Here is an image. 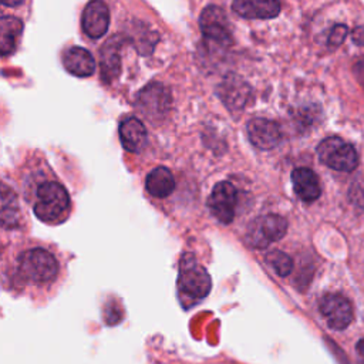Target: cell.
Masks as SVG:
<instances>
[{"instance_id": "1", "label": "cell", "mask_w": 364, "mask_h": 364, "mask_svg": "<svg viewBox=\"0 0 364 364\" xmlns=\"http://www.w3.org/2000/svg\"><path fill=\"white\" fill-rule=\"evenodd\" d=\"M70 206V198L63 185L57 182H44L37 189V202L34 205L36 216L43 222L60 220Z\"/></svg>"}, {"instance_id": "20", "label": "cell", "mask_w": 364, "mask_h": 364, "mask_svg": "<svg viewBox=\"0 0 364 364\" xmlns=\"http://www.w3.org/2000/svg\"><path fill=\"white\" fill-rule=\"evenodd\" d=\"M1 222L4 226H14V223L18 219V210L16 205V196L11 191L7 189V186H3L1 193Z\"/></svg>"}, {"instance_id": "6", "label": "cell", "mask_w": 364, "mask_h": 364, "mask_svg": "<svg viewBox=\"0 0 364 364\" xmlns=\"http://www.w3.org/2000/svg\"><path fill=\"white\" fill-rule=\"evenodd\" d=\"M178 286L185 294L193 299H203L208 296L212 287V280L209 273L202 266L186 256L181 262Z\"/></svg>"}, {"instance_id": "18", "label": "cell", "mask_w": 364, "mask_h": 364, "mask_svg": "<svg viewBox=\"0 0 364 364\" xmlns=\"http://www.w3.org/2000/svg\"><path fill=\"white\" fill-rule=\"evenodd\" d=\"M146 191L155 198H166L175 188V179L169 169L158 166L152 169L145 181Z\"/></svg>"}, {"instance_id": "17", "label": "cell", "mask_w": 364, "mask_h": 364, "mask_svg": "<svg viewBox=\"0 0 364 364\" xmlns=\"http://www.w3.org/2000/svg\"><path fill=\"white\" fill-rule=\"evenodd\" d=\"M119 139L127 151L139 152L146 144V129L138 118L129 117L119 125Z\"/></svg>"}, {"instance_id": "8", "label": "cell", "mask_w": 364, "mask_h": 364, "mask_svg": "<svg viewBox=\"0 0 364 364\" xmlns=\"http://www.w3.org/2000/svg\"><path fill=\"white\" fill-rule=\"evenodd\" d=\"M236 203H237L236 189L230 182H226V181L216 183L208 199V206L210 209V213L220 223H230L233 220Z\"/></svg>"}, {"instance_id": "26", "label": "cell", "mask_w": 364, "mask_h": 364, "mask_svg": "<svg viewBox=\"0 0 364 364\" xmlns=\"http://www.w3.org/2000/svg\"><path fill=\"white\" fill-rule=\"evenodd\" d=\"M357 351L361 357H364V338H361L358 343H357Z\"/></svg>"}, {"instance_id": "23", "label": "cell", "mask_w": 364, "mask_h": 364, "mask_svg": "<svg viewBox=\"0 0 364 364\" xmlns=\"http://www.w3.org/2000/svg\"><path fill=\"white\" fill-rule=\"evenodd\" d=\"M353 73H354L357 81L364 87V58L358 60V61L354 64Z\"/></svg>"}, {"instance_id": "4", "label": "cell", "mask_w": 364, "mask_h": 364, "mask_svg": "<svg viewBox=\"0 0 364 364\" xmlns=\"http://www.w3.org/2000/svg\"><path fill=\"white\" fill-rule=\"evenodd\" d=\"M287 230V222L279 215H264L255 219L246 232V240L249 246L262 249L269 243L276 242L284 236Z\"/></svg>"}, {"instance_id": "10", "label": "cell", "mask_w": 364, "mask_h": 364, "mask_svg": "<svg viewBox=\"0 0 364 364\" xmlns=\"http://www.w3.org/2000/svg\"><path fill=\"white\" fill-rule=\"evenodd\" d=\"M81 26L84 33L91 38L102 37L109 26V10L102 0H91L81 17Z\"/></svg>"}, {"instance_id": "2", "label": "cell", "mask_w": 364, "mask_h": 364, "mask_svg": "<svg viewBox=\"0 0 364 364\" xmlns=\"http://www.w3.org/2000/svg\"><path fill=\"white\" fill-rule=\"evenodd\" d=\"M18 270L24 279L34 283H48L58 272L55 257L44 249H30L18 259Z\"/></svg>"}, {"instance_id": "11", "label": "cell", "mask_w": 364, "mask_h": 364, "mask_svg": "<svg viewBox=\"0 0 364 364\" xmlns=\"http://www.w3.org/2000/svg\"><path fill=\"white\" fill-rule=\"evenodd\" d=\"M247 135L250 142L259 149H272L282 139L279 125L266 118L250 119L247 122Z\"/></svg>"}, {"instance_id": "15", "label": "cell", "mask_w": 364, "mask_h": 364, "mask_svg": "<svg viewBox=\"0 0 364 364\" xmlns=\"http://www.w3.org/2000/svg\"><path fill=\"white\" fill-rule=\"evenodd\" d=\"M291 182L296 195L303 202H313L321 193L318 178L309 168H296L291 172Z\"/></svg>"}, {"instance_id": "7", "label": "cell", "mask_w": 364, "mask_h": 364, "mask_svg": "<svg viewBox=\"0 0 364 364\" xmlns=\"http://www.w3.org/2000/svg\"><path fill=\"white\" fill-rule=\"evenodd\" d=\"M136 107L145 118L152 121L159 119L166 115L171 108V92L165 85L151 82L138 94Z\"/></svg>"}, {"instance_id": "3", "label": "cell", "mask_w": 364, "mask_h": 364, "mask_svg": "<svg viewBox=\"0 0 364 364\" xmlns=\"http://www.w3.org/2000/svg\"><path fill=\"white\" fill-rule=\"evenodd\" d=\"M317 155L326 166L340 172H350L355 169L358 162L354 146L338 136H328L323 139L317 146Z\"/></svg>"}, {"instance_id": "9", "label": "cell", "mask_w": 364, "mask_h": 364, "mask_svg": "<svg viewBox=\"0 0 364 364\" xmlns=\"http://www.w3.org/2000/svg\"><path fill=\"white\" fill-rule=\"evenodd\" d=\"M318 309L328 327L334 330L346 328L353 320V307L350 301L341 294H324L318 301Z\"/></svg>"}, {"instance_id": "16", "label": "cell", "mask_w": 364, "mask_h": 364, "mask_svg": "<svg viewBox=\"0 0 364 364\" xmlns=\"http://www.w3.org/2000/svg\"><path fill=\"white\" fill-rule=\"evenodd\" d=\"M63 64L65 70L75 77H90L95 70V60L91 53L82 47H71L64 53Z\"/></svg>"}, {"instance_id": "24", "label": "cell", "mask_w": 364, "mask_h": 364, "mask_svg": "<svg viewBox=\"0 0 364 364\" xmlns=\"http://www.w3.org/2000/svg\"><path fill=\"white\" fill-rule=\"evenodd\" d=\"M353 41L358 46H364V27H355L353 30Z\"/></svg>"}, {"instance_id": "13", "label": "cell", "mask_w": 364, "mask_h": 364, "mask_svg": "<svg viewBox=\"0 0 364 364\" xmlns=\"http://www.w3.org/2000/svg\"><path fill=\"white\" fill-rule=\"evenodd\" d=\"M219 95L230 111L242 109L250 97L249 85L236 75H228L219 87Z\"/></svg>"}, {"instance_id": "25", "label": "cell", "mask_w": 364, "mask_h": 364, "mask_svg": "<svg viewBox=\"0 0 364 364\" xmlns=\"http://www.w3.org/2000/svg\"><path fill=\"white\" fill-rule=\"evenodd\" d=\"M1 3L4 6H9V7H14V6H18L23 3V0H1Z\"/></svg>"}, {"instance_id": "21", "label": "cell", "mask_w": 364, "mask_h": 364, "mask_svg": "<svg viewBox=\"0 0 364 364\" xmlns=\"http://www.w3.org/2000/svg\"><path fill=\"white\" fill-rule=\"evenodd\" d=\"M267 264L276 272V274L284 277L287 276L293 269V260L289 255H286L282 250H272L266 255Z\"/></svg>"}, {"instance_id": "5", "label": "cell", "mask_w": 364, "mask_h": 364, "mask_svg": "<svg viewBox=\"0 0 364 364\" xmlns=\"http://www.w3.org/2000/svg\"><path fill=\"white\" fill-rule=\"evenodd\" d=\"M199 27L203 38L213 46L226 47L232 41L229 18L218 6H208L203 9L199 17Z\"/></svg>"}, {"instance_id": "19", "label": "cell", "mask_w": 364, "mask_h": 364, "mask_svg": "<svg viewBox=\"0 0 364 364\" xmlns=\"http://www.w3.org/2000/svg\"><path fill=\"white\" fill-rule=\"evenodd\" d=\"M23 31V23L13 16H4L0 20V51L9 55L14 51L16 43Z\"/></svg>"}, {"instance_id": "14", "label": "cell", "mask_w": 364, "mask_h": 364, "mask_svg": "<svg viewBox=\"0 0 364 364\" xmlns=\"http://www.w3.org/2000/svg\"><path fill=\"white\" fill-rule=\"evenodd\" d=\"M122 46V38L119 36L111 37L105 41L102 48L100 50L101 55V77L109 82L117 78L121 70V57L119 50Z\"/></svg>"}, {"instance_id": "22", "label": "cell", "mask_w": 364, "mask_h": 364, "mask_svg": "<svg viewBox=\"0 0 364 364\" xmlns=\"http://www.w3.org/2000/svg\"><path fill=\"white\" fill-rule=\"evenodd\" d=\"M347 33H348V30H347V26H346V24H336V26L331 28V31H330L328 44L333 46V47L340 46V44L344 41V38L347 37Z\"/></svg>"}, {"instance_id": "12", "label": "cell", "mask_w": 364, "mask_h": 364, "mask_svg": "<svg viewBox=\"0 0 364 364\" xmlns=\"http://www.w3.org/2000/svg\"><path fill=\"white\" fill-rule=\"evenodd\" d=\"M232 10L243 18H273L280 13V0H233Z\"/></svg>"}]
</instances>
